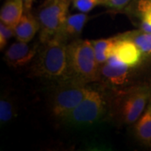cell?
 Segmentation results:
<instances>
[{"label":"cell","instance_id":"30bf717a","mask_svg":"<svg viewBox=\"0 0 151 151\" xmlns=\"http://www.w3.org/2000/svg\"><path fill=\"white\" fill-rule=\"evenodd\" d=\"M125 9L138 22L139 29L151 33V0H133Z\"/></svg>","mask_w":151,"mask_h":151},{"label":"cell","instance_id":"5b68a950","mask_svg":"<svg viewBox=\"0 0 151 151\" xmlns=\"http://www.w3.org/2000/svg\"><path fill=\"white\" fill-rule=\"evenodd\" d=\"M91 90L84 82L70 77L65 78L64 83L57 88L53 96L51 105L53 115L62 119L81 103Z\"/></svg>","mask_w":151,"mask_h":151},{"label":"cell","instance_id":"ba28073f","mask_svg":"<svg viewBox=\"0 0 151 151\" xmlns=\"http://www.w3.org/2000/svg\"><path fill=\"white\" fill-rule=\"evenodd\" d=\"M39 51L37 43L17 41L11 45L4 53V60L12 67L25 66L33 61Z\"/></svg>","mask_w":151,"mask_h":151},{"label":"cell","instance_id":"6da1fadb","mask_svg":"<svg viewBox=\"0 0 151 151\" xmlns=\"http://www.w3.org/2000/svg\"><path fill=\"white\" fill-rule=\"evenodd\" d=\"M38 51L31 68L35 76L47 79H65L68 74L67 45L60 38L55 36Z\"/></svg>","mask_w":151,"mask_h":151},{"label":"cell","instance_id":"7a4b0ae2","mask_svg":"<svg viewBox=\"0 0 151 151\" xmlns=\"http://www.w3.org/2000/svg\"><path fill=\"white\" fill-rule=\"evenodd\" d=\"M67 77L84 83L94 81L99 78L100 67L92 41L75 40L67 45Z\"/></svg>","mask_w":151,"mask_h":151},{"label":"cell","instance_id":"ffe728a7","mask_svg":"<svg viewBox=\"0 0 151 151\" xmlns=\"http://www.w3.org/2000/svg\"><path fill=\"white\" fill-rule=\"evenodd\" d=\"M132 1L133 0H103L102 5L112 10L122 11L129 5Z\"/></svg>","mask_w":151,"mask_h":151},{"label":"cell","instance_id":"9c48e42d","mask_svg":"<svg viewBox=\"0 0 151 151\" xmlns=\"http://www.w3.org/2000/svg\"><path fill=\"white\" fill-rule=\"evenodd\" d=\"M129 68L115 55H111L108 61L101 65L99 77L113 86H122L128 80Z\"/></svg>","mask_w":151,"mask_h":151},{"label":"cell","instance_id":"4fadbf2b","mask_svg":"<svg viewBox=\"0 0 151 151\" xmlns=\"http://www.w3.org/2000/svg\"><path fill=\"white\" fill-rule=\"evenodd\" d=\"M24 12L23 0H6L0 11L1 23L14 29Z\"/></svg>","mask_w":151,"mask_h":151},{"label":"cell","instance_id":"ac0fdd59","mask_svg":"<svg viewBox=\"0 0 151 151\" xmlns=\"http://www.w3.org/2000/svg\"><path fill=\"white\" fill-rule=\"evenodd\" d=\"M103 4V0H73V7L81 13H89L94 8Z\"/></svg>","mask_w":151,"mask_h":151},{"label":"cell","instance_id":"44dd1931","mask_svg":"<svg viewBox=\"0 0 151 151\" xmlns=\"http://www.w3.org/2000/svg\"><path fill=\"white\" fill-rule=\"evenodd\" d=\"M34 1H35V0H23L24 12H30L31 9H32Z\"/></svg>","mask_w":151,"mask_h":151},{"label":"cell","instance_id":"8992f818","mask_svg":"<svg viewBox=\"0 0 151 151\" xmlns=\"http://www.w3.org/2000/svg\"><path fill=\"white\" fill-rule=\"evenodd\" d=\"M105 102L100 92L91 90L81 103L68 113L62 120L65 124L82 127L96 124L103 117Z\"/></svg>","mask_w":151,"mask_h":151},{"label":"cell","instance_id":"3957f363","mask_svg":"<svg viewBox=\"0 0 151 151\" xmlns=\"http://www.w3.org/2000/svg\"><path fill=\"white\" fill-rule=\"evenodd\" d=\"M69 6L70 0H45L40 6L36 14L40 43H46L58 35L69 15Z\"/></svg>","mask_w":151,"mask_h":151},{"label":"cell","instance_id":"52a82bcc","mask_svg":"<svg viewBox=\"0 0 151 151\" xmlns=\"http://www.w3.org/2000/svg\"><path fill=\"white\" fill-rule=\"evenodd\" d=\"M112 55H115L130 68L139 65L144 59L140 49L136 43L124 34L115 36Z\"/></svg>","mask_w":151,"mask_h":151},{"label":"cell","instance_id":"d6986e66","mask_svg":"<svg viewBox=\"0 0 151 151\" xmlns=\"http://www.w3.org/2000/svg\"><path fill=\"white\" fill-rule=\"evenodd\" d=\"M13 36H15L14 29L6 25L4 23H1L0 24V49L1 50H3V49L5 48L8 40Z\"/></svg>","mask_w":151,"mask_h":151},{"label":"cell","instance_id":"2e32d148","mask_svg":"<svg viewBox=\"0 0 151 151\" xmlns=\"http://www.w3.org/2000/svg\"><path fill=\"white\" fill-rule=\"evenodd\" d=\"M124 35L134 41L138 47L140 49L144 57H151V33L138 29L124 33Z\"/></svg>","mask_w":151,"mask_h":151},{"label":"cell","instance_id":"7c38bea8","mask_svg":"<svg viewBox=\"0 0 151 151\" xmlns=\"http://www.w3.org/2000/svg\"><path fill=\"white\" fill-rule=\"evenodd\" d=\"M40 30V24L36 16L30 12H24L21 19L14 27L17 40L29 43Z\"/></svg>","mask_w":151,"mask_h":151},{"label":"cell","instance_id":"277c9868","mask_svg":"<svg viewBox=\"0 0 151 151\" xmlns=\"http://www.w3.org/2000/svg\"><path fill=\"white\" fill-rule=\"evenodd\" d=\"M151 98L150 88L146 85L130 87L123 92L117 100V115L123 124L135 123L145 112Z\"/></svg>","mask_w":151,"mask_h":151},{"label":"cell","instance_id":"5bb4252c","mask_svg":"<svg viewBox=\"0 0 151 151\" xmlns=\"http://www.w3.org/2000/svg\"><path fill=\"white\" fill-rule=\"evenodd\" d=\"M135 134L139 140L145 145L151 144V103H149L145 112L136 121Z\"/></svg>","mask_w":151,"mask_h":151},{"label":"cell","instance_id":"8fae6325","mask_svg":"<svg viewBox=\"0 0 151 151\" xmlns=\"http://www.w3.org/2000/svg\"><path fill=\"white\" fill-rule=\"evenodd\" d=\"M88 19L89 17L86 13L80 12L79 14H69L56 36L65 42L69 40L76 39L81 35Z\"/></svg>","mask_w":151,"mask_h":151},{"label":"cell","instance_id":"9a60e30c","mask_svg":"<svg viewBox=\"0 0 151 151\" xmlns=\"http://www.w3.org/2000/svg\"><path fill=\"white\" fill-rule=\"evenodd\" d=\"M114 41H115V37L100 39L92 41L96 59L99 65H103L106 63L108 58L112 55Z\"/></svg>","mask_w":151,"mask_h":151},{"label":"cell","instance_id":"e0dca14e","mask_svg":"<svg viewBox=\"0 0 151 151\" xmlns=\"http://www.w3.org/2000/svg\"><path fill=\"white\" fill-rule=\"evenodd\" d=\"M14 116V108L9 99L1 98L0 100V121L1 124L9 122Z\"/></svg>","mask_w":151,"mask_h":151},{"label":"cell","instance_id":"7402d4cb","mask_svg":"<svg viewBox=\"0 0 151 151\" xmlns=\"http://www.w3.org/2000/svg\"><path fill=\"white\" fill-rule=\"evenodd\" d=\"M150 100H151V98H150Z\"/></svg>","mask_w":151,"mask_h":151}]
</instances>
